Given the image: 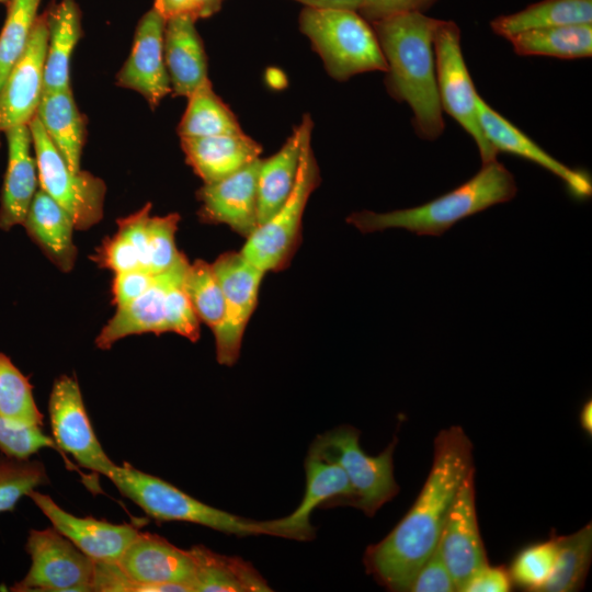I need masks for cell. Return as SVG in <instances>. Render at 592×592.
<instances>
[{"instance_id": "cell-1", "label": "cell", "mask_w": 592, "mask_h": 592, "mask_svg": "<svg viewBox=\"0 0 592 592\" xmlns=\"http://www.w3.org/2000/svg\"><path fill=\"white\" fill-rule=\"evenodd\" d=\"M473 443L460 426L442 430L434 441L429 476L414 503L377 544L367 547V572L391 591H409L426 558L439 544L452 502L474 468Z\"/></svg>"}, {"instance_id": "cell-2", "label": "cell", "mask_w": 592, "mask_h": 592, "mask_svg": "<svg viewBox=\"0 0 592 592\" xmlns=\"http://www.w3.org/2000/svg\"><path fill=\"white\" fill-rule=\"evenodd\" d=\"M437 22L423 12H407L371 23L387 64L386 90L409 105L414 132L425 140L437 139L445 127L433 48Z\"/></svg>"}, {"instance_id": "cell-3", "label": "cell", "mask_w": 592, "mask_h": 592, "mask_svg": "<svg viewBox=\"0 0 592 592\" xmlns=\"http://www.w3.org/2000/svg\"><path fill=\"white\" fill-rule=\"evenodd\" d=\"M516 192L514 175L496 159L482 163L473 178L428 203L387 213L355 212L346 221L363 234L400 228L418 236L440 237L462 219L511 201Z\"/></svg>"}, {"instance_id": "cell-4", "label": "cell", "mask_w": 592, "mask_h": 592, "mask_svg": "<svg viewBox=\"0 0 592 592\" xmlns=\"http://www.w3.org/2000/svg\"><path fill=\"white\" fill-rule=\"evenodd\" d=\"M298 24L328 75L337 81L387 70L374 29L357 11L305 7Z\"/></svg>"}, {"instance_id": "cell-5", "label": "cell", "mask_w": 592, "mask_h": 592, "mask_svg": "<svg viewBox=\"0 0 592 592\" xmlns=\"http://www.w3.org/2000/svg\"><path fill=\"white\" fill-rule=\"evenodd\" d=\"M107 478L122 496L153 520L189 522L237 536L266 535L263 521L210 506L128 463L117 465Z\"/></svg>"}, {"instance_id": "cell-6", "label": "cell", "mask_w": 592, "mask_h": 592, "mask_svg": "<svg viewBox=\"0 0 592 592\" xmlns=\"http://www.w3.org/2000/svg\"><path fill=\"white\" fill-rule=\"evenodd\" d=\"M396 440L377 456L364 453L360 432L351 425H341L317 436L309 452L338 464L352 488L345 505L362 510L373 516L399 491L394 476Z\"/></svg>"}, {"instance_id": "cell-7", "label": "cell", "mask_w": 592, "mask_h": 592, "mask_svg": "<svg viewBox=\"0 0 592 592\" xmlns=\"http://www.w3.org/2000/svg\"><path fill=\"white\" fill-rule=\"evenodd\" d=\"M311 133L303 143L297 177L289 196L267 221L246 239L240 250L248 261L264 273L281 271L291 262L299 244L306 205L320 184Z\"/></svg>"}, {"instance_id": "cell-8", "label": "cell", "mask_w": 592, "mask_h": 592, "mask_svg": "<svg viewBox=\"0 0 592 592\" xmlns=\"http://www.w3.org/2000/svg\"><path fill=\"white\" fill-rule=\"evenodd\" d=\"M29 127L39 189L71 216L76 229L86 230L96 225L103 217L106 192L103 180L88 171H72L36 116Z\"/></svg>"}, {"instance_id": "cell-9", "label": "cell", "mask_w": 592, "mask_h": 592, "mask_svg": "<svg viewBox=\"0 0 592 592\" xmlns=\"http://www.w3.org/2000/svg\"><path fill=\"white\" fill-rule=\"evenodd\" d=\"M460 30L454 21L439 20L433 34L435 77L442 111L456 121L475 141L482 163L496 160L498 152L481 129L477 90L466 66Z\"/></svg>"}, {"instance_id": "cell-10", "label": "cell", "mask_w": 592, "mask_h": 592, "mask_svg": "<svg viewBox=\"0 0 592 592\" xmlns=\"http://www.w3.org/2000/svg\"><path fill=\"white\" fill-rule=\"evenodd\" d=\"M25 550L31 557V567L11 591H93L95 560L53 526L31 530Z\"/></svg>"}, {"instance_id": "cell-11", "label": "cell", "mask_w": 592, "mask_h": 592, "mask_svg": "<svg viewBox=\"0 0 592 592\" xmlns=\"http://www.w3.org/2000/svg\"><path fill=\"white\" fill-rule=\"evenodd\" d=\"M212 266L225 300L223 322L214 332L216 360L221 365L232 366L239 357L265 273L248 261L241 251L221 253Z\"/></svg>"}, {"instance_id": "cell-12", "label": "cell", "mask_w": 592, "mask_h": 592, "mask_svg": "<svg viewBox=\"0 0 592 592\" xmlns=\"http://www.w3.org/2000/svg\"><path fill=\"white\" fill-rule=\"evenodd\" d=\"M48 412L52 437L60 454L71 455L81 467L107 478L117 465L95 435L75 376L56 378L48 399Z\"/></svg>"}, {"instance_id": "cell-13", "label": "cell", "mask_w": 592, "mask_h": 592, "mask_svg": "<svg viewBox=\"0 0 592 592\" xmlns=\"http://www.w3.org/2000/svg\"><path fill=\"white\" fill-rule=\"evenodd\" d=\"M134 581L155 592H194V562L187 550L151 533H138L116 561Z\"/></svg>"}, {"instance_id": "cell-14", "label": "cell", "mask_w": 592, "mask_h": 592, "mask_svg": "<svg viewBox=\"0 0 592 592\" xmlns=\"http://www.w3.org/2000/svg\"><path fill=\"white\" fill-rule=\"evenodd\" d=\"M457 591L488 563L475 505V469L463 480L447 513L439 540Z\"/></svg>"}, {"instance_id": "cell-15", "label": "cell", "mask_w": 592, "mask_h": 592, "mask_svg": "<svg viewBox=\"0 0 592 592\" xmlns=\"http://www.w3.org/2000/svg\"><path fill=\"white\" fill-rule=\"evenodd\" d=\"M305 473L306 487L300 503L287 516L263 521L266 535L296 540L312 539L311 512L319 506L345 505L352 496L348 477L334 462L308 452Z\"/></svg>"}, {"instance_id": "cell-16", "label": "cell", "mask_w": 592, "mask_h": 592, "mask_svg": "<svg viewBox=\"0 0 592 592\" xmlns=\"http://www.w3.org/2000/svg\"><path fill=\"white\" fill-rule=\"evenodd\" d=\"M260 160L198 189L196 197L201 206L197 215L202 223L226 225L246 239L257 230Z\"/></svg>"}, {"instance_id": "cell-17", "label": "cell", "mask_w": 592, "mask_h": 592, "mask_svg": "<svg viewBox=\"0 0 592 592\" xmlns=\"http://www.w3.org/2000/svg\"><path fill=\"white\" fill-rule=\"evenodd\" d=\"M164 26L166 19L153 7L141 16L130 53L116 76L117 86L141 94L152 110L171 93L163 50Z\"/></svg>"}, {"instance_id": "cell-18", "label": "cell", "mask_w": 592, "mask_h": 592, "mask_svg": "<svg viewBox=\"0 0 592 592\" xmlns=\"http://www.w3.org/2000/svg\"><path fill=\"white\" fill-rule=\"evenodd\" d=\"M46 47L47 22L44 12L37 15L25 52L0 89V133L29 124L35 116L43 94Z\"/></svg>"}, {"instance_id": "cell-19", "label": "cell", "mask_w": 592, "mask_h": 592, "mask_svg": "<svg viewBox=\"0 0 592 592\" xmlns=\"http://www.w3.org/2000/svg\"><path fill=\"white\" fill-rule=\"evenodd\" d=\"M52 526L95 561H117L139 531L130 524H114L92 516H76L49 496L35 489L27 493Z\"/></svg>"}, {"instance_id": "cell-20", "label": "cell", "mask_w": 592, "mask_h": 592, "mask_svg": "<svg viewBox=\"0 0 592 592\" xmlns=\"http://www.w3.org/2000/svg\"><path fill=\"white\" fill-rule=\"evenodd\" d=\"M478 119L485 137L497 152H508L527 159L563 181L570 194L587 200L592 194L590 175L572 169L554 158L519 127L492 109L478 93L476 98Z\"/></svg>"}, {"instance_id": "cell-21", "label": "cell", "mask_w": 592, "mask_h": 592, "mask_svg": "<svg viewBox=\"0 0 592 592\" xmlns=\"http://www.w3.org/2000/svg\"><path fill=\"white\" fill-rule=\"evenodd\" d=\"M189 264L186 257L181 253L169 270L156 274L155 282L143 295L125 306L117 307L115 315L95 338V345L101 350H109L125 337L168 332L167 292L171 283L187 269Z\"/></svg>"}, {"instance_id": "cell-22", "label": "cell", "mask_w": 592, "mask_h": 592, "mask_svg": "<svg viewBox=\"0 0 592 592\" xmlns=\"http://www.w3.org/2000/svg\"><path fill=\"white\" fill-rule=\"evenodd\" d=\"M8 143V166L0 203V228L9 230L23 225L38 185L33 140L29 124L4 132Z\"/></svg>"}, {"instance_id": "cell-23", "label": "cell", "mask_w": 592, "mask_h": 592, "mask_svg": "<svg viewBox=\"0 0 592 592\" xmlns=\"http://www.w3.org/2000/svg\"><path fill=\"white\" fill-rule=\"evenodd\" d=\"M195 19L180 14L166 20L163 35L164 61L171 93L189 96L209 81L207 57Z\"/></svg>"}, {"instance_id": "cell-24", "label": "cell", "mask_w": 592, "mask_h": 592, "mask_svg": "<svg viewBox=\"0 0 592 592\" xmlns=\"http://www.w3.org/2000/svg\"><path fill=\"white\" fill-rule=\"evenodd\" d=\"M187 164L203 183L224 179L260 158L261 145L243 132L180 137Z\"/></svg>"}, {"instance_id": "cell-25", "label": "cell", "mask_w": 592, "mask_h": 592, "mask_svg": "<svg viewBox=\"0 0 592 592\" xmlns=\"http://www.w3.org/2000/svg\"><path fill=\"white\" fill-rule=\"evenodd\" d=\"M309 114L294 127L281 149L260 160L258 173L259 226L267 221L289 196L297 177L300 152L306 136L312 132Z\"/></svg>"}, {"instance_id": "cell-26", "label": "cell", "mask_w": 592, "mask_h": 592, "mask_svg": "<svg viewBox=\"0 0 592 592\" xmlns=\"http://www.w3.org/2000/svg\"><path fill=\"white\" fill-rule=\"evenodd\" d=\"M23 226L29 237L62 272H70L76 263L77 247L72 235L71 216L47 193L38 189L26 213Z\"/></svg>"}, {"instance_id": "cell-27", "label": "cell", "mask_w": 592, "mask_h": 592, "mask_svg": "<svg viewBox=\"0 0 592 592\" xmlns=\"http://www.w3.org/2000/svg\"><path fill=\"white\" fill-rule=\"evenodd\" d=\"M47 47L43 92L70 88V59L82 36L81 13L75 0H60L45 11Z\"/></svg>"}, {"instance_id": "cell-28", "label": "cell", "mask_w": 592, "mask_h": 592, "mask_svg": "<svg viewBox=\"0 0 592 592\" xmlns=\"http://www.w3.org/2000/svg\"><path fill=\"white\" fill-rule=\"evenodd\" d=\"M35 116L69 168L80 171L87 121L79 111L71 88L43 92Z\"/></svg>"}, {"instance_id": "cell-29", "label": "cell", "mask_w": 592, "mask_h": 592, "mask_svg": "<svg viewBox=\"0 0 592 592\" xmlns=\"http://www.w3.org/2000/svg\"><path fill=\"white\" fill-rule=\"evenodd\" d=\"M187 551L194 562V592L271 591L253 566L239 557L221 555L203 545H194Z\"/></svg>"}, {"instance_id": "cell-30", "label": "cell", "mask_w": 592, "mask_h": 592, "mask_svg": "<svg viewBox=\"0 0 592 592\" xmlns=\"http://www.w3.org/2000/svg\"><path fill=\"white\" fill-rule=\"evenodd\" d=\"M592 24V0H542L490 22L493 33L505 39L514 34L561 25Z\"/></svg>"}, {"instance_id": "cell-31", "label": "cell", "mask_w": 592, "mask_h": 592, "mask_svg": "<svg viewBox=\"0 0 592 592\" xmlns=\"http://www.w3.org/2000/svg\"><path fill=\"white\" fill-rule=\"evenodd\" d=\"M506 39L519 56L580 59L592 55V24L528 30Z\"/></svg>"}, {"instance_id": "cell-32", "label": "cell", "mask_w": 592, "mask_h": 592, "mask_svg": "<svg viewBox=\"0 0 592 592\" xmlns=\"http://www.w3.org/2000/svg\"><path fill=\"white\" fill-rule=\"evenodd\" d=\"M243 132L230 107L215 93L210 80L187 96L178 125L180 137H208Z\"/></svg>"}, {"instance_id": "cell-33", "label": "cell", "mask_w": 592, "mask_h": 592, "mask_svg": "<svg viewBox=\"0 0 592 592\" xmlns=\"http://www.w3.org/2000/svg\"><path fill=\"white\" fill-rule=\"evenodd\" d=\"M557 554L550 577L542 592H573L583 587L592 557V526L556 536Z\"/></svg>"}, {"instance_id": "cell-34", "label": "cell", "mask_w": 592, "mask_h": 592, "mask_svg": "<svg viewBox=\"0 0 592 592\" xmlns=\"http://www.w3.org/2000/svg\"><path fill=\"white\" fill-rule=\"evenodd\" d=\"M0 414L18 425H43L33 387L11 360L0 353Z\"/></svg>"}, {"instance_id": "cell-35", "label": "cell", "mask_w": 592, "mask_h": 592, "mask_svg": "<svg viewBox=\"0 0 592 592\" xmlns=\"http://www.w3.org/2000/svg\"><path fill=\"white\" fill-rule=\"evenodd\" d=\"M183 288L201 322L214 332L225 315V300L212 263L195 260L190 263L183 278Z\"/></svg>"}, {"instance_id": "cell-36", "label": "cell", "mask_w": 592, "mask_h": 592, "mask_svg": "<svg viewBox=\"0 0 592 592\" xmlns=\"http://www.w3.org/2000/svg\"><path fill=\"white\" fill-rule=\"evenodd\" d=\"M42 0H10L0 32V89L12 67L25 52Z\"/></svg>"}, {"instance_id": "cell-37", "label": "cell", "mask_w": 592, "mask_h": 592, "mask_svg": "<svg viewBox=\"0 0 592 592\" xmlns=\"http://www.w3.org/2000/svg\"><path fill=\"white\" fill-rule=\"evenodd\" d=\"M49 483L37 459L0 456V513L13 511L18 501L37 487Z\"/></svg>"}, {"instance_id": "cell-38", "label": "cell", "mask_w": 592, "mask_h": 592, "mask_svg": "<svg viewBox=\"0 0 592 592\" xmlns=\"http://www.w3.org/2000/svg\"><path fill=\"white\" fill-rule=\"evenodd\" d=\"M556 554V536L528 546L513 560L510 577L523 588L540 591L551 574Z\"/></svg>"}, {"instance_id": "cell-39", "label": "cell", "mask_w": 592, "mask_h": 592, "mask_svg": "<svg viewBox=\"0 0 592 592\" xmlns=\"http://www.w3.org/2000/svg\"><path fill=\"white\" fill-rule=\"evenodd\" d=\"M180 215L150 216L148 220V271L160 274L169 270L182 252L175 246Z\"/></svg>"}, {"instance_id": "cell-40", "label": "cell", "mask_w": 592, "mask_h": 592, "mask_svg": "<svg viewBox=\"0 0 592 592\" xmlns=\"http://www.w3.org/2000/svg\"><path fill=\"white\" fill-rule=\"evenodd\" d=\"M43 448L60 453L53 437L45 434L41 425H18L0 414V451L3 455L29 458Z\"/></svg>"}, {"instance_id": "cell-41", "label": "cell", "mask_w": 592, "mask_h": 592, "mask_svg": "<svg viewBox=\"0 0 592 592\" xmlns=\"http://www.w3.org/2000/svg\"><path fill=\"white\" fill-rule=\"evenodd\" d=\"M186 270L168 288L166 296V325L168 332L177 333L192 342H196L201 334V321L183 288V278Z\"/></svg>"}, {"instance_id": "cell-42", "label": "cell", "mask_w": 592, "mask_h": 592, "mask_svg": "<svg viewBox=\"0 0 592 592\" xmlns=\"http://www.w3.org/2000/svg\"><path fill=\"white\" fill-rule=\"evenodd\" d=\"M91 260L100 267L111 270L115 274L143 269L136 248L119 231L107 237L95 250Z\"/></svg>"}, {"instance_id": "cell-43", "label": "cell", "mask_w": 592, "mask_h": 592, "mask_svg": "<svg viewBox=\"0 0 592 592\" xmlns=\"http://www.w3.org/2000/svg\"><path fill=\"white\" fill-rule=\"evenodd\" d=\"M409 591L411 592H453L457 591L452 574L443 558L440 544L415 573Z\"/></svg>"}, {"instance_id": "cell-44", "label": "cell", "mask_w": 592, "mask_h": 592, "mask_svg": "<svg viewBox=\"0 0 592 592\" xmlns=\"http://www.w3.org/2000/svg\"><path fill=\"white\" fill-rule=\"evenodd\" d=\"M93 592H155L153 588L132 580L113 561H95Z\"/></svg>"}, {"instance_id": "cell-45", "label": "cell", "mask_w": 592, "mask_h": 592, "mask_svg": "<svg viewBox=\"0 0 592 592\" xmlns=\"http://www.w3.org/2000/svg\"><path fill=\"white\" fill-rule=\"evenodd\" d=\"M156 274L137 269L116 273L112 284L113 303L125 306L143 295L155 282Z\"/></svg>"}, {"instance_id": "cell-46", "label": "cell", "mask_w": 592, "mask_h": 592, "mask_svg": "<svg viewBox=\"0 0 592 592\" xmlns=\"http://www.w3.org/2000/svg\"><path fill=\"white\" fill-rule=\"evenodd\" d=\"M151 204L148 203L136 213L117 219V231L123 234L136 248L141 267L148 271V220ZM149 272V271H148Z\"/></svg>"}, {"instance_id": "cell-47", "label": "cell", "mask_w": 592, "mask_h": 592, "mask_svg": "<svg viewBox=\"0 0 592 592\" xmlns=\"http://www.w3.org/2000/svg\"><path fill=\"white\" fill-rule=\"evenodd\" d=\"M437 0H362L358 13L369 23L407 12H423Z\"/></svg>"}, {"instance_id": "cell-48", "label": "cell", "mask_w": 592, "mask_h": 592, "mask_svg": "<svg viewBox=\"0 0 592 592\" xmlns=\"http://www.w3.org/2000/svg\"><path fill=\"white\" fill-rule=\"evenodd\" d=\"M510 590L509 572L502 567H492L487 563L470 578L463 592H508Z\"/></svg>"}, {"instance_id": "cell-49", "label": "cell", "mask_w": 592, "mask_h": 592, "mask_svg": "<svg viewBox=\"0 0 592 592\" xmlns=\"http://www.w3.org/2000/svg\"><path fill=\"white\" fill-rule=\"evenodd\" d=\"M153 8L166 19L190 14L191 0H155Z\"/></svg>"}, {"instance_id": "cell-50", "label": "cell", "mask_w": 592, "mask_h": 592, "mask_svg": "<svg viewBox=\"0 0 592 592\" xmlns=\"http://www.w3.org/2000/svg\"><path fill=\"white\" fill-rule=\"evenodd\" d=\"M307 8L317 9H349L358 11L362 0H294Z\"/></svg>"}, {"instance_id": "cell-51", "label": "cell", "mask_w": 592, "mask_h": 592, "mask_svg": "<svg viewBox=\"0 0 592 592\" xmlns=\"http://www.w3.org/2000/svg\"><path fill=\"white\" fill-rule=\"evenodd\" d=\"M225 0H191L190 15L195 19H206L217 13Z\"/></svg>"}, {"instance_id": "cell-52", "label": "cell", "mask_w": 592, "mask_h": 592, "mask_svg": "<svg viewBox=\"0 0 592 592\" xmlns=\"http://www.w3.org/2000/svg\"><path fill=\"white\" fill-rule=\"evenodd\" d=\"M580 424L582 429L591 434L592 433V401H587L580 412Z\"/></svg>"}, {"instance_id": "cell-53", "label": "cell", "mask_w": 592, "mask_h": 592, "mask_svg": "<svg viewBox=\"0 0 592 592\" xmlns=\"http://www.w3.org/2000/svg\"><path fill=\"white\" fill-rule=\"evenodd\" d=\"M10 0H0V3L7 4Z\"/></svg>"}]
</instances>
